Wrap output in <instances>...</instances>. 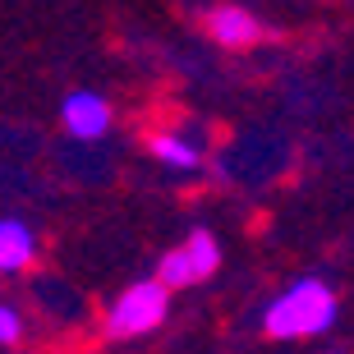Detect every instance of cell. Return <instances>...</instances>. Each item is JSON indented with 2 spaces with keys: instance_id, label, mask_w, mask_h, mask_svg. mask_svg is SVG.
<instances>
[{
  "instance_id": "cell-6",
  "label": "cell",
  "mask_w": 354,
  "mask_h": 354,
  "mask_svg": "<svg viewBox=\"0 0 354 354\" xmlns=\"http://www.w3.org/2000/svg\"><path fill=\"white\" fill-rule=\"evenodd\" d=\"M207 28H212V37L221 41V46H253V41L263 37V24H258L253 14L235 10V5L212 10V14H207Z\"/></svg>"
},
{
  "instance_id": "cell-4",
  "label": "cell",
  "mask_w": 354,
  "mask_h": 354,
  "mask_svg": "<svg viewBox=\"0 0 354 354\" xmlns=\"http://www.w3.org/2000/svg\"><path fill=\"white\" fill-rule=\"evenodd\" d=\"M60 120H65V129L74 138H83V143L106 138V129H111V102L97 97V92H69L65 106H60Z\"/></svg>"
},
{
  "instance_id": "cell-7",
  "label": "cell",
  "mask_w": 354,
  "mask_h": 354,
  "mask_svg": "<svg viewBox=\"0 0 354 354\" xmlns=\"http://www.w3.org/2000/svg\"><path fill=\"white\" fill-rule=\"evenodd\" d=\"M147 147H152V157H157L166 171H198V166H203V147L180 138V133H157Z\"/></svg>"
},
{
  "instance_id": "cell-8",
  "label": "cell",
  "mask_w": 354,
  "mask_h": 354,
  "mask_svg": "<svg viewBox=\"0 0 354 354\" xmlns=\"http://www.w3.org/2000/svg\"><path fill=\"white\" fill-rule=\"evenodd\" d=\"M24 341H28V317L0 299V350H19Z\"/></svg>"
},
{
  "instance_id": "cell-3",
  "label": "cell",
  "mask_w": 354,
  "mask_h": 354,
  "mask_svg": "<svg viewBox=\"0 0 354 354\" xmlns=\"http://www.w3.org/2000/svg\"><path fill=\"white\" fill-rule=\"evenodd\" d=\"M216 267H221V244H216V235H212V230H194V235L180 239V244L157 263V276H152V281H161L166 290H189V286H203L207 276H216Z\"/></svg>"
},
{
  "instance_id": "cell-2",
  "label": "cell",
  "mask_w": 354,
  "mask_h": 354,
  "mask_svg": "<svg viewBox=\"0 0 354 354\" xmlns=\"http://www.w3.org/2000/svg\"><path fill=\"white\" fill-rule=\"evenodd\" d=\"M166 317H171V290L161 281H152V276H143V281L124 286L106 304L102 331L111 341H143V336L166 327Z\"/></svg>"
},
{
  "instance_id": "cell-1",
  "label": "cell",
  "mask_w": 354,
  "mask_h": 354,
  "mask_svg": "<svg viewBox=\"0 0 354 354\" xmlns=\"http://www.w3.org/2000/svg\"><path fill=\"white\" fill-rule=\"evenodd\" d=\"M341 317V299H336V286L322 281V276H299L290 281L281 295H272L263 308V331L281 345L295 341H317L327 336Z\"/></svg>"
},
{
  "instance_id": "cell-5",
  "label": "cell",
  "mask_w": 354,
  "mask_h": 354,
  "mask_svg": "<svg viewBox=\"0 0 354 354\" xmlns=\"http://www.w3.org/2000/svg\"><path fill=\"white\" fill-rule=\"evenodd\" d=\"M37 263V235L19 216H0V276H24Z\"/></svg>"
}]
</instances>
